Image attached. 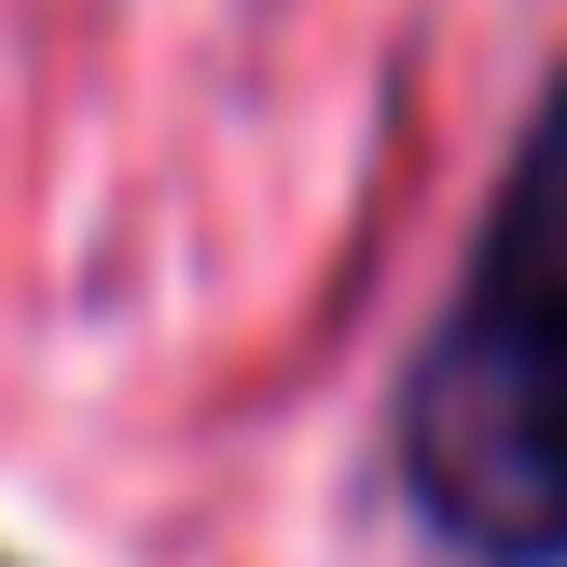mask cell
I'll return each instance as SVG.
<instances>
[{
  "instance_id": "6da1fadb",
  "label": "cell",
  "mask_w": 567,
  "mask_h": 567,
  "mask_svg": "<svg viewBox=\"0 0 567 567\" xmlns=\"http://www.w3.org/2000/svg\"><path fill=\"white\" fill-rule=\"evenodd\" d=\"M402 485L471 567H567V83L402 374Z\"/></svg>"
}]
</instances>
